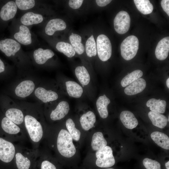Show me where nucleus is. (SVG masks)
<instances>
[{"instance_id": "obj_17", "label": "nucleus", "mask_w": 169, "mask_h": 169, "mask_svg": "<svg viewBox=\"0 0 169 169\" xmlns=\"http://www.w3.org/2000/svg\"><path fill=\"white\" fill-rule=\"evenodd\" d=\"M17 11V6L13 1H9L2 8L0 16L4 21H7L13 18Z\"/></svg>"}, {"instance_id": "obj_9", "label": "nucleus", "mask_w": 169, "mask_h": 169, "mask_svg": "<svg viewBox=\"0 0 169 169\" xmlns=\"http://www.w3.org/2000/svg\"><path fill=\"white\" fill-rule=\"evenodd\" d=\"M20 48V45L12 39L6 38L0 41V49L8 57L15 55Z\"/></svg>"}, {"instance_id": "obj_28", "label": "nucleus", "mask_w": 169, "mask_h": 169, "mask_svg": "<svg viewBox=\"0 0 169 169\" xmlns=\"http://www.w3.org/2000/svg\"><path fill=\"white\" fill-rule=\"evenodd\" d=\"M107 142L104 137L102 133L98 132L93 135L91 143L92 149L97 151L100 150L107 146Z\"/></svg>"}, {"instance_id": "obj_29", "label": "nucleus", "mask_w": 169, "mask_h": 169, "mask_svg": "<svg viewBox=\"0 0 169 169\" xmlns=\"http://www.w3.org/2000/svg\"><path fill=\"white\" fill-rule=\"evenodd\" d=\"M75 75L80 83L84 86L87 85L90 80V74L84 66L77 67L75 69Z\"/></svg>"}, {"instance_id": "obj_22", "label": "nucleus", "mask_w": 169, "mask_h": 169, "mask_svg": "<svg viewBox=\"0 0 169 169\" xmlns=\"http://www.w3.org/2000/svg\"><path fill=\"white\" fill-rule=\"evenodd\" d=\"M151 136L158 146L163 149L169 150V138L167 135L161 132L154 131L151 133Z\"/></svg>"}, {"instance_id": "obj_5", "label": "nucleus", "mask_w": 169, "mask_h": 169, "mask_svg": "<svg viewBox=\"0 0 169 169\" xmlns=\"http://www.w3.org/2000/svg\"><path fill=\"white\" fill-rule=\"evenodd\" d=\"M17 145L13 142L0 137V161L8 163L15 161Z\"/></svg>"}, {"instance_id": "obj_11", "label": "nucleus", "mask_w": 169, "mask_h": 169, "mask_svg": "<svg viewBox=\"0 0 169 169\" xmlns=\"http://www.w3.org/2000/svg\"><path fill=\"white\" fill-rule=\"evenodd\" d=\"M5 116L11 121L25 130L24 125V115L21 110L15 108H9L6 111Z\"/></svg>"}, {"instance_id": "obj_18", "label": "nucleus", "mask_w": 169, "mask_h": 169, "mask_svg": "<svg viewBox=\"0 0 169 169\" xmlns=\"http://www.w3.org/2000/svg\"><path fill=\"white\" fill-rule=\"evenodd\" d=\"M120 119L124 126L129 129L135 128L138 123L134 115L129 111H122L120 115Z\"/></svg>"}, {"instance_id": "obj_35", "label": "nucleus", "mask_w": 169, "mask_h": 169, "mask_svg": "<svg viewBox=\"0 0 169 169\" xmlns=\"http://www.w3.org/2000/svg\"><path fill=\"white\" fill-rule=\"evenodd\" d=\"M66 125L72 138L75 141H78L80 138V132L79 130L76 128L73 120L70 118L67 120Z\"/></svg>"}, {"instance_id": "obj_20", "label": "nucleus", "mask_w": 169, "mask_h": 169, "mask_svg": "<svg viewBox=\"0 0 169 169\" xmlns=\"http://www.w3.org/2000/svg\"><path fill=\"white\" fill-rule=\"evenodd\" d=\"M54 55V53L51 50L48 49H43L41 48L35 50L33 53L35 60L37 63L39 64H44Z\"/></svg>"}, {"instance_id": "obj_37", "label": "nucleus", "mask_w": 169, "mask_h": 169, "mask_svg": "<svg viewBox=\"0 0 169 169\" xmlns=\"http://www.w3.org/2000/svg\"><path fill=\"white\" fill-rule=\"evenodd\" d=\"M143 163L146 169H161V165L158 162L147 158L144 159Z\"/></svg>"}, {"instance_id": "obj_43", "label": "nucleus", "mask_w": 169, "mask_h": 169, "mask_svg": "<svg viewBox=\"0 0 169 169\" xmlns=\"http://www.w3.org/2000/svg\"><path fill=\"white\" fill-rule=\"evenodd\" d=\"M165 166L166 167V169H169V161L165 163Z\"/></svg>"}, {"instance_id": "obj_25", "label": "nucleus", "mask_w": 169, "mask_h": 169, "mask_svg": "<svg viewBox=\"0 0 169 169\" xmlns=\"http://www.w3.org/2000/svg\"><path fill=\"white\" fill-rule=\"evenodd\" d=\"M146 105L150 108L152 111L161 114L163 113L165 111L166 102L165 100H161L160 99L157 100L152 98L147 102Z\"/></svg>"}, {"instance_id": "obj_12", "label": "nucleus", "mask_w": 169, "mask_h": 169, "mask_svg": "<svg viewBox=\"0 0 169 169\" xmlns=\"http://www.w3.org/2000/svg\"><path fill=\"white\" fill-rule=\"evenodd\" d=\"M169 52V37H165L158 43L155 51L156 58L160 60L166 59Z\"/></svg>"}, {"instance_id": "obj_42", "label": "nucleus", "mask_w": 169, "mask_h": 169, "mask_svg": "<svg viewBox=\"0 0 169 169\" xmlns=\"http://www.w3.org/2000/svg\"><path fill=\"white\" fill-rule=\"evenodd\" d=\"M5 67L3 63L0 59V73L4 71Z\"/></svg>"}, {"instance_id": "obj_2", "label": "nucleus", "mask_w": 169, "mask_h": 169, "mask_svg": "<svg viewBox=\"0 0 169 169\" xmlns=\"http://www.w3.org/2000/svg\"><path fill=\"white\" fill-rule=\"evenodd\" d=\"M1 128L3 133L7 136V139L13 142L23 141L27 136L24 129L6 117H4L1 120Z\"/></svg>"}, {"instance_id": "obj_33", "label": "nucleus", "mask_w": 169, "mask_h": 169, "mask_svg": "<svg viewBox=\"0 0 169 169\" xmlns=\"http://www.w3.org/2000/svg\"><path fill=\"white\" fill-rule=\"evenodd\" d=\"M143 73L140 70H135L124 77L121 81V84L123 87L128 85L140 78L143 75Z\"/></svg>"}, {"instance_id": "obj_8", "label": "nucleus", "mask_w": 169, "mask_h": 169, "mask_svg": "<svg viewBox=\"0 0 169 169\" xmlns=\"http://www.w3.org/2000/svg\"><path fill=\"white\" fill-rule=\"evenodd\" d=\"M131 23L130 17L127 12H119L114 20V25L116 32L120 34L126 33L129 30Z\"/></svg>"}, {"instance_id": "obj_40", "label": "nucleus", "mask_w": 169, "mask_h": 169, "mask_svg": "<svg viewBox=\"0 0 169 169\" xmlns=\"http://www.w3.org/2000/svg\"><path fill=\"white\" fill-rule=\"evenodd\" d=\"M161 5L163 10L169 16V0H161Z\"/></svg>"}, {"instance_id": "obj_44", "label": "nucleus", "mask_w": 169, "mask_h": 169, "mask_svg": "<svg viewBox=\"0 0 169 169\" xmlns=\"http://www.w3.org/2000/svg\"><path fill=\"white\" fill-rule=\"evenodd\" d=\"M169 78H168L166 81V84L168 88H169Z\"/></svg>"}, {"instance_id": "obj_31", "label": "nucleus", "mask_w": 169, "mask_h": 169, "mask_svg": "<svg viewBox=\"0 0 169 169\" xmlns=\"http://www.w3.org/2000/svg\"><path fill=\"white\" fill-rule=\"evenodd\" d=\"M134 2L138 10L144 14L151 13L153 9L152 4L148 0H134Z\"/></svg>"}, {"instance_id": "obj_38", "label": "nucleus", "mask_w": 169, "mask_h": 169, "mask_svg": "<svg viewBox=\"0 0 169 169\" xmlns=\"http://www.w3.org/2000/svg\"><path fill=\"white\" fill-rule=\"evenodd\" d=\"M41 169H57L55 166L47 160H44L41 162Z\"/></svg>"}, {"instance_id": "obj_46", "label": "nucleus", "mask_w": 169, "mask_h": 169, "mask_svg": "<svg viewBox=\"0 0 169 169\" xmlns=\"http://www.w3.org/2000/svg\"><path fill=\"white\" fill-rule=\"evenodd\" d=\"M82 86H83V87H84V85H82Z\"/></svg>"}, {"instance_id": "obj_15", "label": "nucleus", "mask_w": 169, "mask_h": 169, "mask_svg": "<svg viewBox=\"0 0 169 169\" xmlns=\"http://www.w3.org/2000/svg\"><path fill=\"white\" fill-rule=\"evenodd\" d=\"M66 27L65 22L60 18H55L50 20L47 24L45 32L49 35H53L57 31L62 30Z\"/></svg>"}, {"instance_id": "obj_24", "label": "nucleus", "mask_w": 169, "mask_h": 169, "mask_svg": "<svg viewBox=\"0 0 169 169\" xmlns=\"http://www.w3.org/2000/svg\"><path fill=\"white\" fill-rule=\"evenodd\" d=\"M148 116L153 125L156 126L163 128L167 125V118L161 113L151 111L148 113Z\"/></svg>"}, {"instance_id": "obj_45", "label": "nucleus", "mask_w": 169, "mask_h": 169, "mask_svg": "<svg viewBox=\"0 0 169 169\" xmlns=\"http://www.w3.org/2000/svg\"><path fill=\"white\" fill-rule=\"evenodd\" d=\"M114 169L112 168H107V169Z\"/></svg>"}, {"instance_id": "obj_34", "label": "nucleus", "mask_w": 169, "mask_h": 169, "mask_svg": "<svg viewBox=\"0 0 169 169\" xmlns=\"http://www.w3.org/2000/svg\"><path fill=\"white\" fill-rule=\"evenodd\" d=\"M85 51L87 55L90 57L95 56L97 54L96 44L93 35L88 39L86 42Z\"/></svg>"}, {"instance_id": "obj_4", "label": "nucleus", "mask_w": 169, "mask_h": 169, "mask_svg": "<svg viewBox=\"0 0 169 169\" xmlns=\"http://www.w3.org/2000/svg\"><path fill=\"white\" fill-rule=\"evenodd\" d=\"M139 48V40L134 35L128 36L125 39L120 45L121 54L126 60L133 58L136 55Z\"/></svg>"}, {"instance_id": "obj_14", "label": "nucleus", "mask_w": 169, "mask_h": 169, "mask_svg": "<svg viewBox=\"0 0 169 169\" xmlns=\"http://www.w3.org/2000/svg\"><path fill=\"white\" fill-rule=\"evenodd\" d=\"M34 94L37 98L45 103L56 100L58 97L56 92L51 90H47L41 87L37 88Z\"/></svg>"}, {"instance_id": "obj_1", "label": "nucleus", "mask_w": 169, "mask_h": 169, "mask_svg": "<svg viewBox=\"0 0 169 169\" xmlns=\"http://www.w3.org/2000/svg\"><path fill=\"white\" fill-rule=\"evenodd\" d=\"M39 149H29L17 145V150L15 156V161L18 169H29L33 159L37 158Z\"/></svg>"}, {"instance_id": "obj_3", "label": "nucleus", "mask_w": 169, "mask_h": 169, "mask_svg": "<svg viewBox=\"0 0 169 169\" xmlns=\"http://www.w3.org/2000/svg\"><path fill=\"white\" fill-rule=\"evenodd\" d=\"M56 146L59 153L66 157H72L76 153L72 136L68 131L63 129L61 130L58 134Z\"/></svg>"}, {"instance_id": "obj_41", "label": "nucleus", "mask_w": 169, "mask_h": 169, "mask_svg": "<svg viewBox=\"0 0 169 169\" xmlns=\"http://www.w3.org/2000/svg\"><path fill=\"white\" fill-rule=\"evenodd\" d=\"M97 5L100 7L105 6L109 3L112 0H96L95 1Z\"/></svg>"}, {"instance_id": "obj_27", "label": "nucleus", "mask_w": 169, "mask_h": 169, "mask_svg": "<svg viewBox=\"0 0 169 169\" xmlns=\"http://www.w3.org/2000/svg\"><path fill=\"white\" fill-rule=\"evenodd\" d=\"M67 91L69 95L76 98L80 97L83 93L82 87L74 81H68L65 83Z\"/></svg>"}, {"instance_id": "obj_30", "label": "nucleus", "mask_w": 169, "mask_h": 169, "mask_svg": "<svg viewBox=\"0 0 169 169\" xmlns=\"http://www.w3.org/2000/svg\"><path fill=\"white\" fill-rule=\"evenodd\" d=\"M71 45L75 52L78 54H82L84 51V47L81 43V37L78 34L72 33L69 37Z\"/></svg>"}, {"instance_id": "obj_23", "label": "nucleus", "mask_w": 169, "mask_h": 169, "mask_svg": "<svg viewBox=\"0 0 169 169\" xmlns=\"http://www.w3.org/2000/svg\"><path fill=\"white\" fill-rule=\"evenodd\" d=\"M43 20L42 16L39 14L28 12L23 15L21 18V23L26 26L37 24Z\"/></svg>"}, {"instance_id": "obj_6", "label": "nucleus", "mask_w": 169, "mask_h": 169, "mask_svg": "<svg viewBox=\"0 0 169 169\" xmlns=\"http://www.w3.org/2000/svg\"><path fill=\"white\" fill-rule=\"evenodd\" d=\"M96 48L99 59L103 61H105L111 57L112 54V46L108 38L105 35H99L96 39Z\"/></svg>"}, {"instance_id": "obj_39", "label": "nucleus", "mask_w": 169, "mask_h": 169, "mask_svg": "<svg viewBox=\"0 0 169 169\" xmlns=\"http://www.w3.org/2000/svg\"><path fill=\"white\" fill-rule=\"evenodd\" d=\"M83 2L82 0H70L69 1V4L72 8L77 9L80 7Z\"/></svg>"}, {"instance_id": "obj_13", "label": "nucleus", "mask_w": 169, "mask_h": 169, "mask_svg": "<svg viewBox=\"0 0 169 169\" xmlns=\"http://www.w3.org/2000/svg\"><path fill=\"white\" fill-rule=\"evenodd\" d=\"M69 110V105L68 102L62 101L59 103L55 109L52 111L50 118L53 120H61L68 114Z\"/></svg>"}, {"instance_id": "obj_19", "label": "nucleus", "mask_w": 169, "mask_h": 169, "mask_svg": "<svg viewBox=\"0 0 169 169\" xmlns=\"http://www.w3.org/2000/svg\"><path fill=\"white\" fill-rule=\"evenodd\" d=\"M14 38L20 43L25 45H28L32 43L31 35L29 28L26 26L21 25L19 27V31L16 33Z\"/></svg>"}, {"instance_id": "obj_16", "label": "nucleus", "mask_w": 169, "mask_h": 169, "mask_svg": "<svg viewBox=\"0 0 169 169\" xmlns=\"http://www.w3.org/2000/svg\"><path fill=\"white\" fill-rule=\"evenodd\" d=\"M146 83L145 80L140 78L126 87L124 90L125 93L128 95H133L142 91L145 88Z\"/></svg>"}, {"instance_id": "obj_21", "label": "nucleus", "mask_w": 169, "mask_h": 169, "mask_svg": "<svg viewBox=\"0 0 169 169\" xmlns=\"http://www.w3.org/2000/svg\"><path fill=\"white\" fill-rule=\"evenodd\" d=\"M110 99L104 95L99 97L96 102L98 111L100 116L102 118H107L108 115L107 106L110 103Z\"/></svg>"}, {"instance_id": "obj_26", "label": "nucleus", "mask_w": 169, "mask_h": 169, "mask_svg": "<svg viewBox=\"0 0 169 169\" xmlns=\"http://www.w3.org/2000/svg\"><path fill=\"white\" fill-rule=\"evenodd\" d=\"M79 121L82 128L88 131L94 126L96 121L95 116L93 112L89 111L82 115Z\"/></svg>"}, {"instance_id": "obj_36", "label": "nucleus", "mask_w": 169, "mask_h": 169, "mask_svg": "<svg viewBox=\"0 0 169 169\" xmlns=\"http://www.w3.org/2000/svg\"><path fill=\"white\" fill-rule=\"evenodd\" d=\"M15 3L20 9L26 10L34 7L35 2L34 0H16Z\"/></svg>"}, {"instance_id": "obj_7", "label": "nucleus", "mask_w": 169, "mask_h": 169, "mask_svg": "<svg viewBox=\"0 0 169 169\" xmlns=\"http://www.w3.org/2000/svg\"><path fill=\"white\" fill-rule=\"evenodd\" d=\"M96 156L97 158L96 164L98 167H110L115 163L112 149L108 146H106L103 148L97 151Z\"/></svg>"}, {"instance_id": "obj_32", "label": "nucleus", "mask_w": 169, "mask_h": 169, "mask_svg": "<svg viewBox=\"0 0 169 169\" xmlns=\"http://www.w3.org/2000/svg\"><path fill=\"white\" fill-rule=\"evenodd\" d=\"M56 48L58 51L69 58L73 57L75 54V52L72 45L68 43L59 42L57 44Z\"/></svg>"}, {"instance_id": "obj_10", "label": "nucleus", "mask_w": 169, "mask_h": 169, "mask_svg": "<svg viewBox=\"0 0 169 169\" xmlns=\"http://www.w3.org/2000/svg\"><path fill=\"white\" fill-rule=\"evenodd\" d=\"M35 84L30 80H25L20 83L15 88V92L18 96L25 98L30 95L33 91Z\"/></svg>"}]
</instances>
